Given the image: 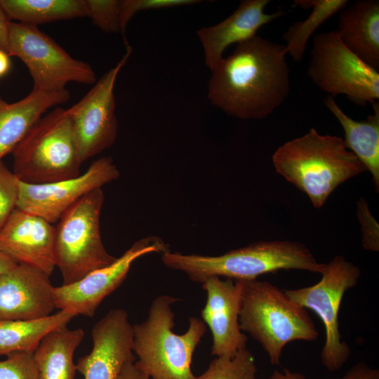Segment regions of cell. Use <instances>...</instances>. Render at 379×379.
I'll return each mask as SVG.
<instances>
[{"label": "cell", "instance_id": "cell-1", "mask_svg": "<svg viewBox=\"0 0 379 379\" xmlns=\"http://www.w3.org/2000/svg\"><path fill=\"white\" fill-rule=\"evenodd\" d=\"M284 44L255 35L238 44L212 72L208 84L211 104L229 116L263 119L286 100L290 68Z\"/></svg>", "mask_w": 379, "mask_h": 379}, {"label": "cell", "instance_id": "cell-2", "mask_svg": "<svg viewBox=\"0 0 379 379\" xmlns=\"http://www.w3.org/2000/svg\"><path fill=\"white\" fill-rule=\"evenodd\" d=\"M272 163L276 172L307 194L317 208L339 185L367 171L343 138L321 135L314 128L279 147Z\"/></svg>", "mask_w": 379, "mask_h": 379}, {"label": "cell", "instance_id": "cell-3", "mask_svg": "<svg viewBox=\"0 0 379 379\" xmlns=\"http://www.w3.org/2000/svg\"><path fill=\"white\" fill-rule=\"evenodd\" d=\"M161 260L168 268L180 271L192 281L201 284L211 277L256 279L281 270L321 274L326 266L316 260L305 244L286 240L260 241L215 256L169 251L161 254Z\"/></svg>", "mask_w": 379, "mask_h": 379}, {"label": "cell", "instance_id": "cell-4", "mask_svg": "<svg viewBox=\"0 0 379 379\" xmlns=\"http://www.w3.org/2000/svg\"><path fill=\"white\" fill-rule=\"evenodd\" d=\"M179 300L159 295L152 302L147 319L133 326L132 350L135 366L152 379H196L191 368L194 352L206 326L197 317L189 319L187 331L176 334L172 305Z\"/></svg>", "mask_w": 379, "mask_h": 379}, {"label": "cell", "instance_id": "cell-5", "mask_svg": "<svg viewBox=\"0 0 379 379\" xmlns=\"http://www.w3.org/2000/svg\"><path fill=\"white\" fill-rule=\"evenodd\" d=\"M240 281V328L261 345L272 365L280 364L288 343L317 339L319 333L307 310L291 300L284 291L257 279Z\"/></svg>", "mask_w": 379, "mask_h": 379}, {"label": "cell", "instance_id": "cell-6", "mask_svg": "<svg viewBox=\"0 0 379 379\" xmlns=\"http://www.w3.org/2000/svg\"><path fill=\"white\" fill-rule=\"evenodd\" d=\"M12 154L13 172L31 185L77 177L83 163L72 121L62 107L43 115Z\"/></svg>", "mask_w": 379, "mask_h": 379}, {"label": "cell", "instance_id": "cell-7", "mask_svg": "<svg viewBox=\"0 0 379 379\" xmlns=\"http://www.w3.org/2000/svg\"><path fill=\"white\" fill-rule=\"evenodd\" d=\"M104 201L102 188H97L71 206L57 222L55 259L62 285L77 281L117 259L102 241L100 219Z\"/></svg>", "mask_w": 379, "mask_h": 379}, {"label": "cell", "instance_id": "cell-8", "mask_svg": "<svg viewBox=\"0 0 379 379\" xmlns=\"http://www.w3.org/2000/svg\"><path fill=\"white\" fill-rule=\"evenodd\" d=\"M360 276L359 266L343 255H336L326 263L321 279L317 284L284 290L291 300L312 310L321 320L325 341L320 359L323 366L331 372L340 369L351 354L349 345L341 338L338 314L344 294L358 284Z\"/></svg>", "mask_w": 379, "mask_h": 379}, {"label": "cell", "instance_id": "cell-9", "mask_svg": "<svg viewBox=\"0 0 379 379\" xmlns=\"http://www.w3.org/2000/svg\"><path fill=\"white\" fill-rule=\"evenodd\" d=\"M307 74L329 96L344 95L356 105L374 104L379 99V72L352 53L335 31L313 36Z\"/></svg>", "mask_w": 379, "mask_h": 379}, {"label": "cell", "instance_id": "cell-10", "mask_svg": "<svg viewBox=\"0 0 379 379\" xmlns=\"http://www.w3.org/2000/svg\"><path fill=\"white\" fill-rule=\"evenodd\" d=\"M8 53L20 58L33 81V90L55 92L70 82L93 84L96 75L87 62L72 58L36 26L11 21Z\"/></svg>", "mask_w": 379, "mask_h": 379}, {"label": "cell", "instance_id": "cell-11", "mask_svg": "<svg viewBox=\"0 0 379 379\" xmlns=\"http://www.w3.org/2000/svg\"><path fill=\"white\" fill-rule=\"evenodd\" d=\"M132 48L104 74L93 88L67 112L70 117L83 162L112 147L118 135L114 94L117 78Z\"/></svg>", "mask_w": 379, "mask_h": 379}, {"label": "cell", "instance_id": "cell-12", "mask_svg": "<svg viewBox=\"0 0 379 379\" xmlns=\"http://www.w3.org/2000/svg\"><path fill=\"white\" fill-rule=\"evenodd\" d=\"M169 251V245L157 236L135 241L111 265L93 271L72 284L54 286L55 308L76 316H94L102 301L123 283L135 260L149 253L163 254Z\"/></svg>", "mask_w": 379, "mask_h": 379}, {"label": "cell", "instance_id": "cell-13", "mask_svg": "<svg viewBox=\"0 0 379 379\" xmlns=\"http://www.w3.org/2000/svg\"><path fill=\"white\" fill-rule=\"evenodd\" d=\"M119 176L120 172L112 158L102 157L75 178L41 185L19 180L16 208L55 224L84 196Z\"/></svg>", "mask_w": 379, "mask_h": 379}, {"label": "cell", "instance_id": "cell-14", "mask_svg": "<svg viewBox=\"0 0 379 379\" xmlns=\"http://www.w3.org/2000/svg\"><path fill=\"white\" fill-rule=\"evenodd\" d=\"M91 337V352L76 365L84 379H117L124 366L135 361L133 326L124 310H110L94 325Z\"/></svg>", "mask_w": 379, "mask_h": 379}, {"label": "cell", "instance_id": "cell-15", "mask_svg": "<svg viewBox=\"0 0 379 379\" xmlns=\"http://www.w3.org/2000/svg\"><path fill=\"white\" fill-rule=\"evenodd\" d=\"M202 288L207 298L201 317L211 331V354L217 357H232L240 350L246 349L248 340L239 322L241 281L211 277L202 283Z\"/></svg>", "mask_w": 379, "mask_h": 379}, {"label": "cell", "instance_id": "cell-16", "mask_svg": "<svg viewBox=\"0 0 379 379\" xmlns=\"http://www.w3.org/2000/svg\"><path fill=\"white\" fill-rule=\"evenodd\" d=\"M55 240L53 224L17 208L0 230L1 252L49 277L56 267Z\"/></svg>", "mask_w": 379, "mask_h": 379}, {"label": "cell", "instance_id": "cell-17", "mask_svg": "<svg viewBox=\"0 0 379 379\" xmlns=\"http://www.w3.org/2000/svg\"><path fill=\"white\" fill-rule=\"evenodd\" d=\"M53 289L49 276L18 264L0 274V319L34 320L51 314Z\"/></svg>", "mask_w": 379, "mask_h": 379}, {"label": "cell", "instance_id": "cell-18", "mask_svg": "<svg viewBox=\"0 0 379 379\" xmlns=\"http://www.w3.org/2000/svg\"><path fill=\"white\" fill-rule=\"evenodd\" d=\"M269 0H243L227 18L214 25L204 27L196 33L204 52L207 67L213 72L230 46L255 36L260 28L280 18L284 13L265 11Z\"/></svg>", "mask_w": 379, "mask_h": 379}, {"label": "cell", "instance_id": "cell-19", "mask_svg": "<svg viewBox=\"0 0 379 379\" xmlns=\"http://www.w3.org/2000/svg\"><path fill=\"white\" fill-rule=\"evenodd\" d=\"M69 92L33 90L22 100L8 103L0 95V161L12 153L34 125L48 109L65 103Z\"/></svg>", "mask_w": 379, "mask_h": 379}, {"label": "cell", "instance_id": "cell-20", "mask_svg": "<svg viewBox=\"0 0 379 379\" xmlns=\"http://www.w3.org/2000/svg\"><path fill=\"white\" fill-rule=\"evenodd\" d=\"M334 30L341 42L366 64L379 70V1L358 0L339 13Z\"/></svg>", "mask_w": 379, "mask_h": 379}, {"label": "cell", "instance_id": "cell-21", "mask_svg": "<svg viewBox=\"0 0 379 379\" xmlns=\"http://www.w3.org/2000/svg\"><path fill=\"white\" fill-rule=\"evenodd\" d=\"M324 105L342 126L345 146L352 152L371 174L377 190L379 189V103L372 105L373 114L363 121H357L338 106L334 98L327 95Z\"/></svg>", "mask_w": 379, "mask_h": 379}, {"label": "cell", "instance_id": "cell-22", "mask_svg": "<svg viewBox=\"0 0 379 379\" xmlns=\"http://www.w3.org/2000/svg\"><path fill=\"white\" fill-rule=\"evenodd\" d=\"M84 337L82 328H57L41 340L33 353L39 379H74L73 357Z\"/></svg>", "mask_w": 379, "mask_h": 379}, {"label": "cell", "instance_id": "cell-23", "mask_svg": "<svg viewBox=\"0 0 379 379\" xmlns=\"http://www.w3.org/2000/svg\"><path fill=\"white\" fill-rule=\"evenodd\" d=\"M74 317L72 312L59 310L34 320L0 319V355L15 352L34 353L46 335L66 326Z\"/></svg>", "mask_w": 379, "mask_h": 379}, {"label": "cell", "instance_id": "cell-24", "mask_svg": "<svg viewBox=\"0 0 379 379\" xmlns=\"http://www.w3.org/2000/svg\"><path fill=\"white\" fill-rule=\"evenodd\" d=\"M8 18L36 26L88 17L86 0H0Z\"/></svg>", "mask_w": 379, "mask_h": 379}, {"label": "cell", "instance_id": "cell-25", "mask_svg": "<svg viewBox=\"0 0 379 379\" xmlns=\"http://www.w3.org/2000/svg\"><path fill=\"white\" fill-rule=\"evenodd\" d=\"M347 0H295L293 7L311 8L307 18L292 24L283 35L287 54L295 62L302 60L309 39L327 20L339 13L347 4Z\"/></svg>", "mask_w": 379, "mask_h": 379}, {"label": "cell", "instance_id": "cell-26", "mask_svg": "<svg viewBox=\"0 0 379 379\" xmlns=\"http://www.w3.org/2000/svg\"><path fill=\"white\" fill-rule=\"evenodd\" d=\"M253 354L247 349L232 357H217L196 379H257Z\"/></svg>", "mask_w": 379, "mask_h": 379}, {"label": "cell", "instance_id": "cell-27", "mask_svg": "<svg viewBox=\"0 0 379 379\" xmlns=\"http://www.w3.org/2000/svg\"><path fill=\"white\" fill-rule=\"evenodd\" d=\"M88 17L93 23L107 33L121 32L120 22L121 1L86 0Z\"/></svg>", "mask_w": 379, "mask_h": 379}, {"label": "cell", "instance_id": "cell-28", "mask_svg": "<svg viewBox=\"0 0 379 379\" xmlns=\"http://www.w3.org/2000/svg\"><path fill=\"white\" fill-rule=\"evenodd\" d=\"M201 2L199 0H122L120 6L121 33L126 47L129 46L125 36L127 24L139 11L190 6Z\"/></svg>", "mask_w": 379, "mask_h": 379}, {"label": "cell", "instance_id": "cell-29", "mask_svg": "<svg viewBox=\"0 0 379 379\" xmlns=\"http://www.w3.org/2000/svg\"><path fill=\"white\" fill-rule=\"evenodd\" d=\"M0 361V379H39L34 355L28 352H15Z\"/></svg>", "mask_w": 379, "mask_h": 379}, {"label": "cell", "instance_id": "cell-30", "mask_svg": "<svg viewBox=\"0 0 379 379\" xmlns=\"http://www.w3.org/2000/svg\"><path fill=\"white\" fill-rule=\"evenodd\" d=\"M19 180L0 161V230L16 208Z\"/></svg>", "mask_w": 379, "mask_h": 379}, {"label": "cell", "instance_id": "cell-31", "mask_svg": "<svg viewBox=\"0 0 379 379\" xmlns=\"http://www.w3.org/2000/svg\"><path fill=\"white\" fill-rule=\"evenodd\" d=\"M326 379H379V370L364 362L353 366L343 376Z\"/></svg>", "mask_w": 379, "mask_h": 379}, {"label": "cell", "instance_id": "cell-32", "mask_svg": "<svg viewBox=\"0 0 379 379\" xmlns=\"http://www.w3.org/2000/svg\"><path fill=\"white\" fill-rule=\"evenodd\" d=\"M150 378L138 368L134 361L127 362L122 368L117 379H149Z\"/></svg>", "mask_w": 379, "mask_h": 379}, {"label": "cell", "instance_id": "cell-33", "mask_svg": "<svg viewBox=\"0 0 379 379\" xmlns=\"http://www.w3.org/2000/svg\"><path fill=\"white\" fill-rule=\"evenodd\" d=\"M11 20L0 5V48L8 53V28Z\"/></svg>", "mask_w": 379, "mask_h": 379}, {"label": "cell", "instance_id": "cell-34", "mask_svg": "<svg viewBox=\"0 0 379 379\" xmlns=\"http://www.w3.org/2000/svg\"><path fill=\"white\" fill-rule=\"evenodd\" d=\"M268 379H308L305 375L297 371H293L288 368L282 371L275 370Z\"/></svg>", "mask_w": 379, "mask_h": 379}, {"label": "cell", "instance_id": "cell-35", "mask_svg": "<svg viewBox=\"0 0 379 379\" xmlns=\"http://www.w3.org/2000/svg\"><path fill=\"white\" fill-rule=\"evenodd\" d=\"M11 61L8 53L0 48V78L6 76L11 70Z\"/></svg>", "mask_w": 379, "mask_h": 379}, {"label": "cell", "instance_id": "cell-36", "mask_svg": "<svg viewBox=\"0 0 379 379\" xmlns=\"http://www.w3.org/2000/svg\"><path fill=\"white\" fill-rule=\"evenodd\" d=\"M17 265L16 262L0 251V274L11 270Z\"/></svg>", "mask_w": 379, "mask_h": 379}]
</instances>
